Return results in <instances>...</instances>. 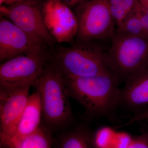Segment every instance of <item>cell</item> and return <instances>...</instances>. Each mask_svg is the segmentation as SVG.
<instances>
[{
    "label": "cell",
    "instance_id": "6da1fadb",
    "mask_svg": "<svg viewBox=\"0 0 148 148\" xmlns=\"http://www.w3.org/2000/svg\"><path fill=\"white\" fill-rule=\"evenodd\" d=\"M64 78L70 97L82 105L89 116L108 115L121 105L120 82L113 73Z\"/></svg>",
    "mask_w": 148,
    "mask_h": 148
},
{
    "label": "cell",
    "instance_id": "7a4b0ae2",
    "mask_svg": "<svg viewBox=\"0 0 148 148\" xmlns=\"http://www.w3.org/2000/svg\"><path fill=\"white\" fill-rule=\"evenodd\" d=\"M92 42L74 41L70 46H60L51 53L50 60L64 77L114 74L106 53L101 52Z\"/></svg>",
    "mask_w": 148,
    "mask_h": 148
},
{
    "label": "cell",
    "instance_id": "3957f363",
    "mask_svg": "<svg viewBox=\"0 0 148 148\" xmlns=\"http://www.w3.org/2000/svg\"><path fill=\"white\" fill-rule=\"evenodd\" d=\"M33 86L39 95L46 123L51 127H57L71 120L70 96L64 77L50 59Z\"/></svg>",
    "mask_w": 148,
    "mask_h": 148
},
{
    "label": "cell",
    "instance_id": "277c9868",
    "mask_svg": "<svg viewBox=\"0 0 148 148\" xmlns=\"http://www.w3.org/2000/svg\"><path fill=\"white\" fill-rule=\"evenodd\" d=\"M106 58L110 68L119 80H127L148 65V39L127 36L117 31Z\"/></svg>",
    "mask_w": 148,
    "mask_h": 148
},
{
    "label": "cell",
    "instance_id": "5b68a950",
    "mask_svg": "<svg viewBox=\"0 0 148 148\" xmlns=\"http://www.w3.org/2000/svg\"><path fill=\"white\" fill-rule=\"evenodd\" d=\"M78 22L75 41L93 42L112 38L115 24L110 11L108 0L83 1L75 6Z\"/></svg>",
    "mask_w": 148,
    "mask_h": 148
},
{
    "label": "cell",
    "instance_id": "8992f818",
    "mask_svg": "<svg viewBox=\"0 0 148 148\" xmlns=\"http://www.w3.org/2000/svg\"><path fill=\"white\" fill-rule=\"evenodd\" d=\"M47 47L43 46L1 63L0 90L33 86L50 59Z\"/></svg>",
    "mask_w": 148,
    "mask_h": 148
},
{
    "label": "cell",
    "instance_id": "52a82bcc",
    "mask_svg": "<svg viewBox=\"0 0 148 148\" xmlns=\"http://www.w3.org/2000/svg\"><path fill=\"white\" fill-rule=\"evenodd\" d=\"M42 5L39 0H22L10 5H1V15L47 46H53L57 42L46 26Z\"/></svg>",
    "mask_w": 148,
    "mask_h": 148
},
{
    "label": "cell",
    "instance_id": "ba28073f",
    "mask_svg": "<svg viewBox=\"0 0 148 148\" xmlns=\"http://www.w3.org/2000/svg\"><path fill=\"white\" fill-rule=\"evenodd\" d=\"M42 12L46 26L57 42L73 43L78 22L70 7L60 1L46 0L43 3Z\"/></svg>",
    "mask_w": 148,
    "mask_h": 148
},
{
    "label": "cell",
    "instance_id": "9c48e42d",
    "mask_svg": "<svg viewBox=\"0 0 148 148\" xmlns=\"http://www.w3.org/2000/svg\"><path fill=\"white\" fill-rule=\"evenodd\" d=\"M43 46H47L40 40L29 34L7 18L1 15V63Z\"/></svg>",
    "mask_w": 148,
    "mask_h": 148
},
{
    "label": "cell",
    "instance_id": "30bf717a",
    "mask_svg": "<svg viewBox=\"0 0 148 148\" xmlns=\"http://www.w3.org/2000/svg\"><path fill=\"white\" fill-rule=\"evenodd\" d=\"M32 86L0 90V138L13 134L27 105Z\"/></svg>",
    "mask_w": 148,
    "mask_h": 148
},
{
    "label": "cell",
    "instance_id": "8fae6325",
    "mask_svg": "<svg viewBox=\"0 0 148 148\" xmlns=\"http://www.w3.org/2000/svg\"><path fill=\"white\" fill-rule=\"evenodd\" d=\"M125 82L121 89V104L136 109L148 104V65Z\"/></svg>",
    "mask_w": 148,
    "mask_h": 148
},
{
    "label": "cell",
    "instance_id": "7c38bea8",
    "mask_svg": "<svg viewBox=\"0 0 148 148\" xmlns=\"http://www.w3.org/2000/svg\"><path fill=\"white\" fill-rule=\"evenodd\" d=\"M42 117V108L40 96L35 91L29 95L27 105L16 123L13 134L9 137L24 138L34 133L40 127Z\"/></svg>",
    "mask_w": 148,
    "mask_h": 148
},
{
    "label": "cell",
    "instance_id": "4fadbf2b",
    "mask_svg": "<svg viewBox=\"0 0 148 148\" xmlns=\"http://www.w3.org/2000/svg\"><path fill=\"white\" fill-rule=\"evenodd\" d=\"M1 147L52 148L51 138L46 130L41 126L34 133L24 138L8 137L0 138Z\"/></svg>",
    "mask_w": 148,
    "mask_h": 148
},
{
    "label": "cell",
    "instance_id": "5bb4252c",
    "mask_svg": "<svg viewBox=\"0 0 148 148\" xmlns=\"http://www.w3.org/2000/svg\"><path fill=\"white\" fill-rule=\"evenodd\" d=\"M58 148H98L93 133L84 127L75 128L62 136Z\"/></svg>",
    "mask_w": 148,
    "mask_h": 148
},
{
    "label": "cell",
    "instance_id": "9a60e30c",
    "mask_svg": "<svg viewBox=\"0 0 148 148\" xmlns=\"http://www.w3.org/2000/svg\"><path fill=\"white\" fill-rule=\"evenodd\" d=\"M116 30L127 36L142 37L148 38L143 30L141 21L135 8L127 14L121 26L117 28Z\"/></svg>",
    "mask_w": 148,
    "mask_h": 148
},
{
    "label": "cell",
    "instance_id": "2e32d148",
    "mask_svg": "<svg viewBox=\"0 0 148 148\" xmlns=\"http://www.w3.org/2000/svg\"><path fill=\"white\" fill-rule=\"evenodd\" d=\"M118 132L103 127L93 134L94 142L98 148H114L116 145Z\"/></svg>",
    "mask_w": 148,
    "mask_h": 148
},
{
    "label": "cell",
    "instance_id": "e0dca14e",
    "mask_svg": "<svg viewBox=\"0 0 148 148\" xmlns=\"http://www.w3.org/2000/svg\"><path fill=\"white\" fill-rule=\"evenodd\" d=\"M108 2L111 14L119 28L121 26L128 13L122 0H108Z\"/></svg>",
    "mask_w": 148,
    "mask_h": 148
},
{
    "label": "cell",
    "instance_id": "ac0fdd59",
    "mask_svg": "<svg viewBox=\"0 0 148 148\" xmlns=\"http://www.w3.org/2000/svg\"><path fill=\"white\" fill-rule=\"evenodd\" d=\"M127 148H148V132L132 138Z\"/></svg>",
    "mask_w": 148,
    "mask_h": 148
},
{
    "label": "cell",
    "instance_id": "d6986e66",
    "mask_svg": "<svg viewBox=\"0 0 148 148\" xmlns=\"http://www.w3.org/2000/svg\"><path fill=\"white\" fill-rule=\"evenodd\" d=\"M135 8L141 21L143 30L145 34L146 37L148 38V14L145 12V11L143 10L140 5V3L138 1L136 4Z\"/></svg>",
    "mask_w": 148,
    "mask_h": 148
},
{
    "label": "cell",
    "instance_id": "ffe728a7",
    "mask_svg": "<svg viewBox=\"0 0 148 148\" xmlns=\"http://www.w3.org/2000/svg\"><path fill=\"white\" fill-rule=\"evenodd\" d=\"M148 119V109H144L140 110L135 114L127 122L124 123L122 125L119 126L120 127L127 126L136 121Z\"/></svg>",
    "mask_w": 148,
    "mask_h": 148
},
{
    "label": "cell",
    "instance_id": "44dd1931",
    "mask_svg": "<svg viewBox=\"0 0 148 148\" xmlns=\"http://www.w3.org/2000/svg\"><path fill=\"white\" fill-rule=\"evenodd\" d=\"M122 1L128 14L135 7L138 0H122Z\"/></svg>",
    "mask_w": 148,
    "mask_h": 148
},
{
    "label": "cell",
    "instance_id": "7402d4cb",
    "mask_svg": "<svg viewBox=\"0 0 148 148\" xmlns=\"http://www.w3.org/2000/svg\"><path fill=\"white\" fill-rule=\"evenodd\" d=\"M141 7L148 15V0H138Z\"/></svg>",
    "mask_w": 148,
    "mask_h": 148
},
{
    "label": "cell",
    "instance_id": "603a6c76",
    "mask_svg": "<svg viewBox=\"0 0 148 148\" xmlns=\"http://www.w3.org/2000/svg\"><path fill=\"white\" fill-rule=\"evenodd\" d=\"M22 0H0V5H8L14 3L18 2Z\"/></svg>",
    "mask_w": 148,
    "mask_h": 148
},
{
    "label": "cell",
    "instance_id": "cb8c5ba5",
    "mask_svg": "<svg viewBox=\"0 0 148 148\" xmlns=\"http://www.w3.org/2000/svg\"><path fill=\"white\" fill-rule=\"evenodd\" d=\"M82 1L83 0H66L65 3L69 6H75Z\"/></svg>",
    "mask_w": 148,
    "mask_h": 148
},
{
    "label": "cell",
    "instance_id": "d4e9b609",
    "mask_svg": "<svg viewBox=\"0 0 148 148\" xmlns=\"http://www.w3.org/2000/svg\"><path fill=\"white\" fill-rule=\"evenodd\" d=\"M56 1H60L62 2L65 3V1H66V0H56Z\"/></svg>",
    "mask_w": 148,
    "mask_h": 148
},
{
    "label": "cell",
    "instance_id": "484cf974",
    "mask_svg": "<svg viewBox=\"0 0 148 148\" xmlns=\"http://www.w3.org/2000/svg\"><path fill=\"white\" fill-rule=\"evenodd\" d=\"M83 1H90V0H83Z\"/></svg>",
    "mask_w": 148,
    "mask_h": 148
},
{
    "label": "cell",
    "instance_id": "4316f807",
    "mask_svg": "<svg viewBox=\"0 0 148 148\" xmlns=\"http://www.w3.org/2000/svg\"></svg>",
    "mask_w": 148,
    "mask_h": 148
}]
</instances>
